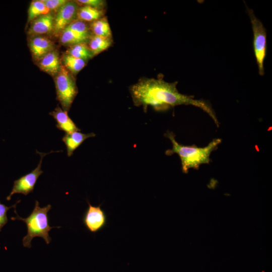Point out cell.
I'll return each mask as SVG.
<instances>
[{
    "mask_svg": "<svg viewBox=\"0 0 272 272\" xmlns=\"http://www.w3.org/2000/svg\"><path fill=\"white\" fill-rule=\"evenodd\" d=\"M177 83H169L160 78L141 79L130 89L133 103L142 106L145 112L149 106L156 111H164L178 105H193L208 114L218 126V120L211 106L202 100L180 93Z\"/></svg>",
    "mask_w": 272,
    "mask_h": 272,
    "instance_id": "1",
    "label": "cell"
},
{
    "mask_svg": "<svg viewBox=\"0 0 272 272\" xmlns=\"http://www.w3.org/2000/svg\"><path fill=\"white\" fill-rule=\"evenodd\" d=\"M165 136L168 138L172 144V148L167 150L165 154L171 156L177 154L180 157L182 171L187 173L190 169H198L200 165L210 162V155L221 143V139L213 140L205 147H197L194 145L183 146L179 144L175 140L173 132L168 131Z\"/></svg>",
    "mask_w": 272,
    "mask_h": 272,
    "instance_id": "2",
    "label": "cell"
},
{
    "mask_svg": "<svg viewBox=\"0 0 272 272\" xmlns=\"http://www.w3.org/2000/svg\"><path fill=\"white\" fill-rule=\"evenodd\" d=\"M51 209L50 205L41 208L39 202L36 200L32 212L26 218L20 217L15 211L16 217L12 219L21 220L25 223L27 226V234L22 239L23 245L25 247L31 248V241L36 237L43 238L47 244L50 243L51 238L49 235V232L52 228L60 227L49 226L47 214Z\"/></svg>",
    "mask_w": 272,
    "mask_h": 272,
    "instance_id": "3",
    "label": "cell"
},
{
    "mask_svg": "<svg viewBox=\"0 0 272 272\" xmlns=\"http://www.w3.org/2000/svg\"><path fill=\"white\" fill-rule=\"evenodd\" d=\"M56 98L62 109L68 112L77 93L76 82L71 73L62 64L55 76Z\"/></svg>",
    "mask_w": 272,
    "mask_h": 272,
    "instance_id": "4",
    "label": "cell"
},
{
    "mask_svg": "<svg viewBox=\"0 0 272 272\" xmlns=\"http://www.w3.org/2000/svg\"><path fill=\"white\" fill-rule=\"evenodd\" d=\"M247 13L253 33V49L258 73L264 75V60L266 54V32L262 22L255 16L252 10L247 8Z\"/></svg>",
    "mask_w": 272,
    "mask_h": 272,
    "instance_id": "5",
    "label": "cell"
},
{
    "mask_svg": "<svg viewBox=\"0 0 272 272\" xmlns=\"http://www.w3.org/2000/svg\"><path fill=\"white\" fill-rule=\"evenodd\" d=\"M40 156V160L37 167L28 174L21 177L14 182L12 190L7 197V199L10 200L12 196L15 193H21L27 195L32 192L36 182L39 177L43 173V171L41 169V163L43 157L50 153H44L36 151Z\"/></svg>",
    "mask_w": 272,
    "mask_h": 272,
    "instance_id": "6",
    "label": "cell"
},
{
    "mask_svg": "<svg viewBox=\"0 0 272 272\" xmlns=\"http://www.w3.org/2000/svg\"><path fill=\"white\" fill-rule=\"evenodd\" d=\"M78 9L79 5L76 1H68L57 11L54 17V35H59L67 26L77 19Z\"/></svg>",
    "mask_w": 272,
    "mask_h": 272,
    "instance_id": "7",
    "label": "cell"
},
{
    "mask_svg": "<svg viewBox=\"0 0 272 272\" xmlns=\"http://www.w3.org/2000/svg\"><path fill=\"white\" fill-rule=\"evenodd\" d=\"M88 208L85 211L83 223L87 229L92 233L101 230L106 225L107 216L105 211L101 208V205L98 206H92L89 201Z\"/></svg>",
    "mask_w": 272,
    "mask_h": 272,
    "instance_id": "8",
    "label": "cell"
},
{
    "mask_svg": "<svg viewBox=\"0 0 272 272\" xmlns=\"http://www.w3.org/2000/svg\"><path fill=\"white\" fill-rule=\"evenodd\" d=\"M29 46L33 59L37 61L54 50L53 42L44 36L32 37L29 42Z\"/></svg>",
    "mask_w": 272,
    "mask_h": 272,
    "instance_id": "9",
    "label": "cell"
},
{
    "mask_svg": "<svg viewBox=\"0 0 272 272\" xmlns=\"http://www.w3.org/2000/svg\"><path fill=\"white\" fill-rule=\"evenodd\" d=\"M54 17L50 14L41 15L31 21L28 31L29 35L32 37L53 32Z\"/></svg>",
    "mask_w": 272,
    "mask_h": 272,
    "instance_id": "10",
    "label": "cell"
},
{
    "mask_svg": "<svg viewBox=\"0 0 272 272\" xmlns=\"http://www.w3.org/2000/svg\"><path fill=\"white\" fill-rule=\"evenodd\" d=\"M37 62L42 71L54 77L58 73L62 66L58 53L55 50L47 54Z\"/></svg>",
    "mask_w": 272,
    "mask_h": 272,
    "instance_id": "11",
    "label": "cell"
},
{
    "mask_svg": "<svg viewBox=\"0 0 272 272\" xmlns=\"http://www.w3.org/2000/svg\"><path fill=\"white\" fill-rule=\"evenodd\" d=\"M49 114L56 120V127L66 133L81 130L69 117L67 112L64 111L59 106Z\"/></svg>",
    "mask_w": 272,
    "mask_h": 272,
    "instance_id": "12",
    "label": "cell"
},
{
    "mask_svg": "<svg viewBox=\"0 0 272 272\" xmlns=\"http://www.w3.org/2000/svg\"><path fill=\"white\" fill-rule=\"evenodd\" d=\"M95 136V134L93 132L83 133L79 131L65 133L62 141L66 146L67 156H71L75 150L87 139Z\"/></svg>",
    "mask_w": 272,
    "mask_h": 272,
    "instance_id": "13",
    "label": "cell"
},
{
    "mask_svg": "<svg viewBox=\"0 0 272 272\" xmlns=\"http://www.w3.org/2000/svg\"><path fill=\"white\" fill-rule=\"evenodd\" d=\"M90 34L78 33L67 29L63 30L59 34V40L61 44L72 46L75 44L86 43L89 40Z\"/></svg>",
    "mask_w": 272,
    "mask_h": 272,
    "instance_id": "14",
    "label": "cell"
},
{
    "mask_svg": "<svg viewBox=\"0 0 272 272\" xmlns=\"http://www.w3.org/2000/svg\"><path fill=\"white\" fill-rule=\"evenodd\" d=\"M103 10H98L87 6L79 7L77 19L84 22H94L103 17Z\"/></svg>",
    "mask_w": 272,
    "mask_h": 272,
    "instance_id": "15",
    "label": "cell"
},
{
    "mask_svg": "<svg viewBox=\"0 0 272 272\" xmlns=\"http://www.w3.org/2000/svg\"><path fill=\"white\" fill-rule=\"evenodd\" d=\"M112 42L111 38L94 35L90 37L88 46L94 56L108 48L111 46Z\"/></svg>",
    "mask_w": 272,
    "mask_h": 272,
    "instance_id": "16",
    "label": "cell"
},
{
    "mask_svg": "<svg viewBox=\"0 0 272 272\" xmlns=\"http://www.w3.org/2000/svg\"><path fill=\"white\" fill-rule=\"evenodd\" d=\"M63 65L70 72L76 74L86 65V61L65 53L61 58Z\"/></svg>",
    "mask_w": 272,
    "mask_h": 272,
    "instance_id": "17",
    "label": "cell"
},
{
    "mask_svg": "<svg viewBox=\"0 0 272 272\" xmlns=\"http://www.w3.org/2000/svg\"><path fill=\"white\" fill-rule=\"evenodd\" d=\"M90 28L95 35L111 38V30L106 17H102L92 22L90 25Z\"/></svg>",
    "mask_w": 272,
    "mask_h": 272,
    "instance_id": "18",
    "label": "cell"
},
{
    "mask_svg": "<svg viewBox=\"0 0 272 272\" xmlns=\"http://www.w3.org/2000/svg\"><path fill=\"white\" fill-rule=\"evenodd\" d=\"M65 53L85 61L92 58L94 56L86 43L71 46L66 50Z\"/></svg>",
    "mask_w": 272,
    "mask_h": 272,
    "instance_id": "19",
    "label": "cell"
},
{
    "mask_svg": "<svg viewBox=\"0 0 272 272\" xmlns=\"http://www.w3.org/2000/svg\"><path fill=\"white\" fill-rule=\"evenodd\" d=\"M50 13L42 0L33 1L29 6L28 11V21L31 22L35 18L43 15Z\"/></svg>",
    "mask_w": 272,
    "mask_h": 272,
    "instance_id": "20",
    "label": "cell"
},
{
    "mask_svg": "<svg viewBox=\"0 0 272 272\" xmlns=\"http://www.w3.org/2000/svg\"><path fill=\"white\" fill-rule=\"evenodd\" d=\"M64 29L71 30L80 34H90L89 28L86 22L78 19L71 23Z\"/></svg>",
    "mask_w": 272,
    "mask_h": 272,
    "instance_id": "21",
    "label": "cell"
},
{
    "mask_svg": "<svg viewBox=\"0 0 272 272\" xmlns=\"http://www.w3.org/2000/svg\"><path fill=\"white\" fill-rule=\"evenodd\" d=\"M76 2L81 6H87L98 10H103L105 2L102 0H78Z\"/></svg>",
    "mask_w": 272,
    "mask_h": 272,
    "instance_id": "22",
    "label": "cell"
},
{
    "mask_svg": "<svg viewBox=\"0 0 272 272\" xmlns=\"http://www.w3.org/2000/svg\"><path fill=\"white\" fill-rule=\"evenodd\" d=\"M46 7L50 11H58L68 1L66 0H43Z\"/></svg>",
    "mask_w": 272,
    "mask_h": 272,
    "instance_id": "23",
    "label": "cell"
},
{
    "mask_svg": "<svg viewBox=\"0 0 272 272\" xmlns=\"http://www.w3.org/2000/svg\"><path fill=\"white\" fill-rule=\"evenodd\" d=\"M20 201V200L17 202V203ZM17 203L12 207H8L0 202V231L8 222L7 216V211L12 207H16Z\"/></svg>",
    "mask_w": 272,
    "mask_h": 272,
    "instance_id": "24",
    "label": "cell"
}]
</instances>
